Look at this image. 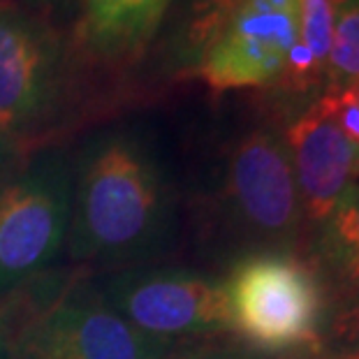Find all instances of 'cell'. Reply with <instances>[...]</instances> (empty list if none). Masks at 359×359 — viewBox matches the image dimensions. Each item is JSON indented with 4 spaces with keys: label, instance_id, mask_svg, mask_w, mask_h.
<instances>
[{
    "label": "cell",
    "instance_id": "obj_1",
    "mask_svg": "<svg viewBox=\"0 0 359 359\" xmlns=\"http://www.w3.org/2000/svg\"><path fill=\"white\" fill-rule=\"evenodd\" d=\"M165 218V186L147 144L107 133L88 144L70 200L67 243L77 259L144 253Z\"/></svg>",
    "mask_w": 359,
    "mask_h": 359
},
{
    "label": "cell",
    "instance_id": "obj_14",
    "mask_svg": "<svg viewBox=\"0 0 359 359\" xmlns=\"http://www.w3.org/2000/svg\"><path fill=\"white\" fill-rule=\"evenodd\" d=\"M330 234L341 250L359 257V186L350 188L334 209Z\"/></svg>",
    "mask_w": 359,
    "mask_h": 359
},
{
    "label": "cell",
    "instance_id": "obj_3",
    "mask_svg": "<svg viewBox=\"0 0 359 359\" xmlns=\"http://www.w3.org/2000/svg\"><path fill=\"white\" fill-rule=\"evenodd\" d=\"M72 177L58 154L0 183V294L44 269L70 227Z\"/></svg>",
    "mask_w": 359,
    "mask_h": 359
},
{
    "label": "cell",
    "instance_id": "obj_4",
    "mask_svg": "<svg viewBox=\"0 0 359 359\" xmlns=\"http://www.w3.org/2000/svg\"><path fill=\"white\" fill-rule=\"evenodd\" d=\"M225 294L232 327L257 348L285 350L316 339L320 287L306 266L292 257L243 259Z\"/></svg>",
    "mask_w": 359,
    "mask_h": 359
},
{
    "label": "cell",
    "instance_id": "obj_13",
    "mask_svg": "<svg viewBox=\"0 0 359 359\" xmlns=\"http://www.w3.org/2000/svg\"><path fill=\"white\" fill-rule=\"evenodd\" d=\"M334 19V0H299V44L311 51V56L323 70L332 47Z\"/></svg>",
    "mask_w": 359,
    "mask_h": 359
},
{
    "label": "cell",
    "instance_id": "obj_16",
    "mask_svg": "<svg viewBox=\"0 0 359 359\" xmlns=\"http://www.w3.org/2000/svg\"><path fill=\"white\" fill-rule=\"evenodd\" d=\"M21 7L51 21L53 17H63V14L74 10L77 0H21Z\"/></svg>",
    "mask_w": 359,
    "mask_h": 359
},
{
    "label": "cell",
    "instance_id": "obj_15",
    "mask_svg": "<svg viewBox=\"0 0 359 359\" xmlns=\"http://www.w3.org/2000/svg\"><path fill=\"white\" fill-rule=\"evenodd\" d=\"M332 121L350 142L359 147V102L355 100L353 90H327L320 97Z\"/></svg>",
    "mask_w": 359,
    "mask_h": 359
},
{
    "label": "cell",
    "instance_id": "obj_19",
    "mask_svg": "<svg viewBox=\"0 0 359 359\" xmlns=\"http://www.w3.org/2000/svg\"><path fill=\"white\" fill-rule=\"evenodd\" d=\"M339 327H341V332H346L350 336V339L359 341V309L350 311L348 316H343L339 320Z\"/></svg>",
    "mask_w": 359,
    "mask_h": 359
},
{
    "label": "cell",
    "instance_id": "obj_20",
    "mask_svg": "<svg viewBox=\"0 0 359 359\" xmlns=\"http://www.w3.org/2000/svg\"><path fill=\"white\" fill-rule=\"evenodd\" d=\"M0 359H17L14 357V339L5 323H0Z\"/></svg>",
    "mask_w": 359,
    "mask_h": 359
},
{
    "label": "cell",
    "instance_id": "obj_8",
    "mask_svg": "<svg viewBox=\"0 0 359 359\" xmlns=\"http://www.w3.org/2000/svg\"><path fill=\"white\" fill-rule=\"evenodd\" d=\"M227 195L257 232L287 234L299 220V190L285 140L255 130L236 144L227 170Z\"/></svg>",
    "mask_w": 359,
    "mask_h": 359
},
{
    "label": "cell",
    "instance_id": "obj_7",
    "mask_svg": "<svg viewBox=\"0 0 359 359\" xmlns=\"http://www.w3.org/2000/svg\"><path fill=\"white\" fill-rule=\"evenodd\" d=\"M102 297L137 332L170 346L232 327L225 287L186 271H126L107 283Z\"/></svg>",
    "mask_w": 359,
    "mask_h": 359
},
{
    "label": "cell",
    "instance_id": "obj_17",
    "mask_svg": "<svg viewBox=\"0 0 359 359\" xmlns=\"http://www.w3.org/2000/svg\"><path fill=\"white\" fill-rule=\"evenodd\" d=\"M158 359H239L234 355H227V353H211V350H188V353H181V355H160Z\"/></svg>",
    "mask_w": 359,
    "mask_h": 359
},
{
    "label": "cell",
    "instance_id": "obj_12",
    "mask_svg": "<svg viewBox=\"0 0 359 359\" xmlns=\"http://www.w3.org/2000/svg\"><path fill=\"white\" fill-rule=\"evenodd\" d=\"M325 74L330 79V90H353L359 86V0H343L336 7Z\"/></svg>",
    "mask_w": 359,
    "mask_h": 359
},
{
    "label": "cell",
    "instance_id": "obj_5",
    "mask_svg": "<svg viewBox=\"0 0 359 359\" xmlns=\"http://www.w3.org/2000/svg\"><path fill=\"white\" fill-rule=\"evenodd\" d=\"M10 334L17 359H158L170 353V343L137 332L86 287L53 297Z\"/></svg>",
    "mask_w": 359,
    "mask_h": 359
},
{
    "label": "cell",
    "instance_id": "obj_11",
    "mask_svg": "<svg viewBox=\"0 0 359 359\" xmlns=\"http://www.w3.org/2000/svg\"><path fill=\"white\" fill-rule=\"evenodd\" d=\"M239 3L241 0H174L172 7L179 10L174 44L183 63L195 67L206 44Z\"/></svg>",
    "mask_w": 359,
    "mask_h": 359
},
{
    "label": "cell",
    "instance_id": "obj_23",
    "mask_svg": "<svg viewBox=\"0 0 359 359\" xmlns=\"http://www.w3.org/2000/svg\"><path fill=\"white\" fill-rule=\"evenodd\" d=\"M357 359H359V357H357Z\"/></svg>",
    "mask_w": 359,
    "mask_h": 359
},
{
    "label": "cell",
    "instance_id": "obj_21",
    "mask_svg": "<svg viewBox=\"0 0 359 359\" xmlns=\"http://www.w3.org/2000/svg\"><path fill=\"white\" fill-rule=\"evenodd\" d=\"M350 276H353V280H359V257L350 262Z\"/></svg>",
    "mask_w": 359,
    "mask_h": 359
},
{
    "label": "cell",
    "instance_id": "obj_22",
    "mask_svg": "<svg viewBox=\"0 0 359 359\" xmlns=\"http://www.w3.org/2000/svg\"><path fill=\"white\" fill-rule=\"evenodd\" d=\"M353 95H355V100L359 102V86H357V88H353Z\"/></svg>",
    "mask_w": 359,
    "mask_h": 359
},
{
    "label": "cell",
    "instance_id": "obj_9",
    "mask_svg": "<svg viewBox=\"0 0 359 359\" xmlns=\"http://www.w3.org/2000/svg\"><path fill=\"white\" fill-rule=\"evenodd\" d=\"M302 209L311 220L330 218L359 179V147L341 133L320 100L287 128Z\"/></svg>",
    "mask_w": 359,
    "mask_h": 359
},
{
    "label": "cell",
    "instance_id": "obj_6",
    "mask_svg": "<svg viewBox=\"0 0 359 359\" xmlns=\"http://www.w3.org/2000/svg\"><path fill=\"white\" fill-rule=\"evenodd\" d=\"M299 42V0H241L206 44L193 72L213 90L283 81Z\"/></svg>",
    "mask_w": 359,
    "mask_h": 359
},
{
    "label": "cell",
    "instance_id": "obj_10",
    "mask_svg": "<svg viewBox=\"0 0 359 359\" xmlns=\"http://www.w3.org/2000/svg\"><path fill=\"white\" fill-rule=\"evenodd\" d=\"M174 0H77L74 51L100 63L140 58L172 10Z\"/></svg>",
    "mask_w": 359,
    "mask_h": 359
},
{
    "label": "cell",
    "instance_id": "obj_18",
    "mask_svg": "<svg viewBox=\"0 0 359 359\" xmlns=\"http://www.w3.org/2000/svg\"><path fill=\"white\" fill-rule=\"evenodd\" d=\"M17 154V144H14L10 137L0 133V179H3V174L7 170V165H10V160Z\"/></svg>",
    "mask_w": 359,
    "mask_h": 359
},
{
    "label": "cell",
    "instance_id": "obj_2",
    "mask_svg": "<svg viewBox=\"0 0 359 359\" xmlns=\"http://www.w3.org/2000/svg\"><path fill=\"white\" fill-rule=\"evenodd\" d=\"M67 44L49 19L0 0V133L14 144L56 116L65 95Z\"/></svg>",
    "mask_w": 359,
    "mask_h": 359
}]
</instances>
